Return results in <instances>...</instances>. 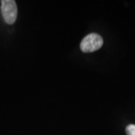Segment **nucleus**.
Wrapping results in <instances>:
<instances>
[{
    "instance_id": "nucleus-1",
    "label": "nucleus",
    "mask_w": 135,
    "mask_h": 135,
    "mask_svg": "<svg viewBox=\"0 0 135 135\" xmlns=\"http://www.w3.org/2000/svg\"><path fill=\"white\" fill-rule=\"evenodd\" d=\"M104 41L100 35L90 33L83 39L80 43V49L83 53H92L101 48Z\"/></svg>"
},
{
    "instance_id": "nucleus-2",
    "label": "nucleus",
    "mask_w": 135,
    "mask_h": 135,
    "mask_svg": "<svg viewBox=\"0 0 135 135\" xmlns=\"http://www.w3.org/2000/svg\"><path fill=\"white\" fill-rule=\"evenodd\" d=\"M1 11L5 23L8 24L15 23L17 17V7L14 0L2 1Z\"/></svg>"
},
{
    "instance_id": "nucleus-3",
    "label": "nucleus",
    "mask_w": 135,
    "mask_h": 135,
    "mask_svg": "<svg viewBox=\"0 0 135 135\" xmlns=\"http://www.w3.org/2000/svg\"><path fill=\"white\" fill-rule=\"evenodd\" d=\"M126 134L127 135H135V125L131 124L126 127Z\"/></svg>"
}]
</instances>
